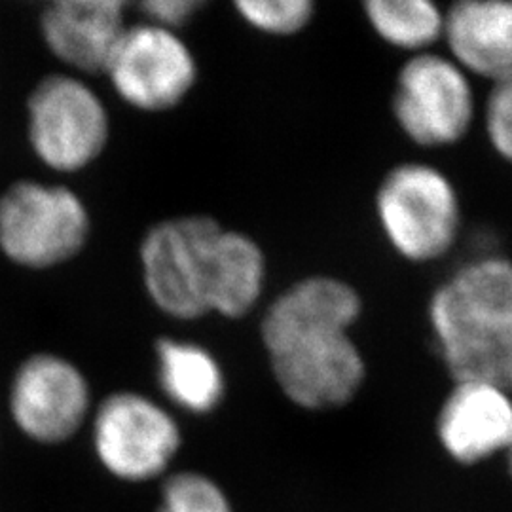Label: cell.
<instances>
[{"label":"cell","instance_id":"obj_1","mask_svg":"<svg viewBox=\"0 0 512 512\" xmlns=\"http://www.w3.org/2000/svg\"><path fill=\"white\" fill-rule=\"evenodd\" d=\"M361 311L359 293L327 275L298 281L270 306L262 340L275 380L294 404L329 410L359 393L366 365L349 330Z\"/></svg>","mask_w":512,"mask_h":512},{"label":"cell","instance_id":"obj_2","mask_svg":"<svg viewBox=\"0 0 512 512\" xmlns=\"http://www.w3.org/2000/svg\"><path fill=\"white\" fill-rule=\"evenodd\" d=\"M429 325L454 382L512 393V260L482 256L463 264L431 296Z\"/></svg>","mask_w":512,"mask_h":512},{"label":"cell","instance_id":"obj_3","mask_svg":"<svg viewBox=\"0 0 512 512\" xmlns=\"http://www.w3.org/2000/svg\"><path fill=\"white\" fill-rule=\"evenodd\" d=\"M389 245L410 262H435L456 245L461 205L452 181L435 165L404 162L389 169L376 194Z\"/></svg>","mask_w":512,"mask_h":512},{"label":"cell","instance_id":"obj_4","mask_svg":"<svg viewBox=\"0 0 512 512\" xmlns=\"http://www.w3.org/2000/svg\"><path fill=\"white\" fill-rule=\"evenodd\" d=\"M88 234V211L69 188L21 181L0 198V249L21 266L61 264L84 247Z\"/></svg>","mask_w":512,"mask_h":512},{"label":"cell","instance_id":"obj_5","mask_svg":"<svg viewBox=\"0 0 512 512\" xmlns=\"http://www.w3.org/2000/svg\"><path fill=\"white\" fill-rule=\"evenodd\" d=\"M391 110L404 135L418 147H452L475 122L469 74L452 57L435 52L412 55L397 74Z\"/></svg>","mask_w":512,"mask_h":512},{"label":"cell","instance_id":"obj_6","mask_svg":"<svg viewBox=\"0 0 512 512\" xmlns=\"http://www.w3.org/2000/svg\"><path fill=\"white\" fill-rule=\"evenodd\" d=\"M222 232L209 217L156 224L141 245L147 291L154 304L177 319L209 313L215 243Z\"/></svg>","mask_w":512,"mask_h":512},{"label":"cell","instance_id":"obj_7","mask_svg":"<svg viewBox=\"0 0 512 512\" xmlns=\"http://www.w3.org/2000/svg\"><path fill=\"white\" fill-rule=\"evenodd\" d=\"M29 139L38 158L57 171H78L103 152L109 116L80 80L54 74L29 99Z\"/></svg>","mask_w":512,"mask_h":512},{"label":"cell","instance_id":"obj_8","mask_svg":"<svg viewBox=\"0 0 512 512\" xmlns=\"http://www.w3.org/2000/svg\"><path fill=\"white\" fill-rule=\"evenodd\" d=\"M93 444L112 475L145 482L162 475L181 446L175 420L139 393H114L99 406Z\"/></svg>","mask_w":512,"mask_h":512},{"label":"cell","instance_id":"obj_9","mask_svg":"<svg viewBox=\"0 0 512 512\" xmlns=\"http://www.w3.org/2000/svg\"><path fill=\"white\" fill-rule=\"evenodd\" d=\"M105 73L124 101L143 110L177 107L198 74L183 40L154 23L126 29Z\"/></svg>","mask_w":512,"mask_h":512},{"label":"cell","instance_id":"obj_10","mask_svg":"<svg viewBox=\"0 0 512 512\" xmlns=\"http://www.w3.org/2000/svg\"><path fill=\"white\" fill-rule=\"evenodd\" d=\"M19 429L37 442L71 439L90 410V387L76 366L55 355H35L19 366L10 395Z\"/></svg>","mask_w":512,"mask_h":512},{"label":"cell","instance_id":"obj_11","mask_svg":"<svg viewBox=\"0 0 512 512\" xmlns=\"http://www.w3.org/2000/svg\"><path fill=\"white\" fill-rule=\"evenodd\" d=\"M437 435L446 454L475 465L509 452L512 393L480 382H454L437 416Z\"/></svg>","mask_w":512,"mask_h":512},{"label":"cell","instance_id":"obj_12","mask_svg":"<svg viewBox=\"0 0 512 512\" xmlns=\"http://www.w3.org/2000/svg\"><path fill=\"white\" fill-rule=\"evenodd\" d=\"M124 2L59 0L42 19V37L61 61L84 73L107 71L110 57L126 33Z\"/></svg>","mask_w":512,"mask_h":512},{"label":"cell","instance_id":"obj_13","mask_svg":"<svg viewBox=\"0 0 512 512\" xmlns=\"http://www.w3.org/2000/svg\"><path fill=\"white\" fill-rule=\"evenodd\" d=\"M450 57L467 74L492 80L512 74V0H461L444 14Z\"/></svg>","mask_w":512,"mask_h":512},{"label":"cell","instance_id":"obj_14","mask_svg":"<svg viewBox=\"0 0 512 512\" xmlns=\"http://www.w3.org/2000/svg\"><path fill=\"white\" fill-rule=\"evenodd\" d=\"M266 277V262L255 241L239 232L222 230L215 245L209 310L241 317L258 302Z\"/></svg>","mask_w":512,"mask_h":512},{"label":"cell","instance_id":"obj_15","mask_svg":"<svg viewBox=\"0 0 512 512\" xmlns=\"http://www.w3.org/2000/svg\"><path fill=\"white\" fill-rule=\"evenodd\" d=\"M158 378L165 395L184 410L205 414L224 397V376L209 351L177 340H160L156 346Z\"/></svg>","mask_w":512,"mask_h":512},{"label":"cell","instance_id":"obj_16","mask_svg":"<svg viewBox=\"0 0 512 512\" xmlns=\"http://www.w3.org/2000/svg\"><path fill=\"white\" fill-rule=\"evenodd\" d=\"M365 16L384 42L412 55L444 38V12L429 0H368Z\"/></svg>","mask_w":512,"mask_h":512},{"label":"cell","instance_id":"obj_17","mask_svg":"<svg viewBox=\"0 0 512 512\" xmlns=\"http://www.w3.org/2000/svg\"><path fill=\"white\" fill-rule=\"evenodd\" d=\"M236 8L258 31L281 37L302 31L315 12L310 0H241Z\"/></svg>","mask_w":512,"mask_h":512},{"label":"cell","instance_id":"obj_18","mask_svg":"<svg viewBox=\"0 0 512 512\" xmlns=\"http://www.w3.org/2000/svg\"><path fill=\"white\" fill-rule=\"evenodd\" d=\"M158 512H232L219 486L198 473L169 476Z\"/></svg>","mask_w":512,"mask_h":512},{"label":"cell","instance_id":"obj_19","mask_svg":"<svg viewBox=\"0 0 512 512\" xmlns=\"http://www.w3.org/2000/svg\"><path fill=\"white\" fill-rule=\"evenodd\" d=\"M484 126L492 148L512 164V74L492 84L484 107Z\"/></svg>","mask_w":512,"mask_h":512},{"label":"cell","instance_id":"obj_20","mask_svg":"<svg viewBox=\"0 0 512 512\" xmlns=\"http://www.w3.org/2000/svg\"><path fill=\"white\" fill-rule=\"evenodd\" d=\"M202 6L198 0H154L141 4L143 12L154 21V25L169 29L181 27L188 19L196 14V10Z\"/></svg>","mask_w":512,"mask_h":512},{"label":"cell","instance_id":"obj_21","mask_svg":"<svg viewBox=\"0 0 512 512\" xmlns=\"http://www.w3.org/2000/svg\"><path fill=\"white\" fill-rule=\"evenodd\" d=\"M507 465H509V473L512 476V446L509 448V452H507Z\"/></svg>","mask_w":512,"mask_h":512}]
</instances>
